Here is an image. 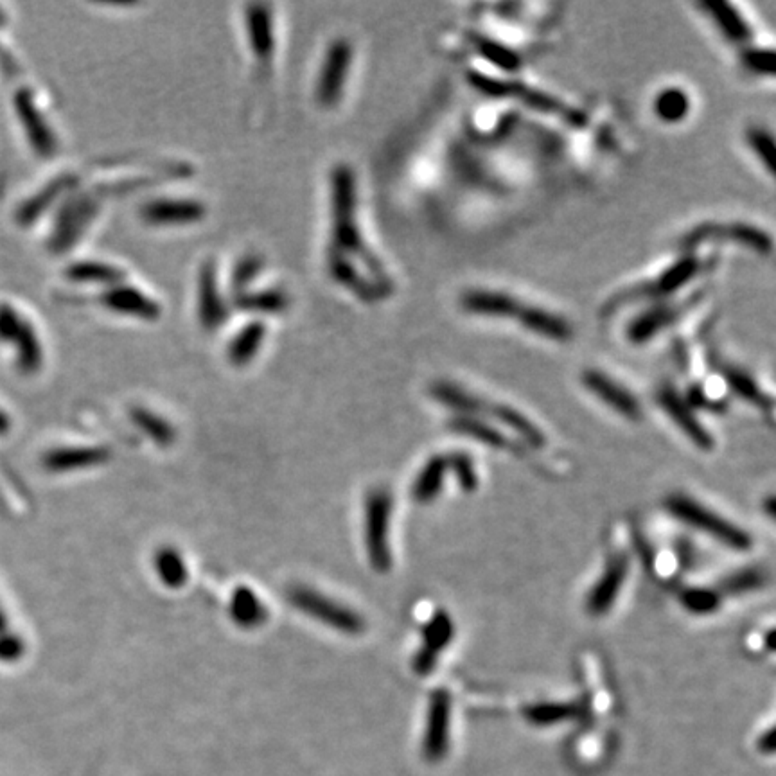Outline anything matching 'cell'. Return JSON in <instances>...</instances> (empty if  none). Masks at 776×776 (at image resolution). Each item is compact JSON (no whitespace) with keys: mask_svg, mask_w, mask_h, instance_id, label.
<instances>
[{"mask_svg":"<svg viewBox=\"0 0 776 776\" xmlns=\"http://www.w3.org/2000/svg\"><path fill=\"white\" fill-rule=\"evenodd\" d=\"M326 270L336 286L363 304L383 302L396 290L387 266L363 234L356 177L349 164H336L329 173Z\"/></svg>","mask_w":776,"mask_h":776,"instance_id":"obj_1","label":"cell"},{"mask_svg":"<svg viewBox=\"0 0 776 776\" xmlns=\"http://www.w3.org/2000/svg\"><path fill=\"white\" fill-rule=\"evenodd\" d=\"M459 306L468 315L507 320L530 335L550 342H570L575 335L574 326L565 315L539 304H529L509 291L471 288L462 291Z\"/></svg>","mask_w":776,"mask_h":776,"instance_id":"obj_2","label":"cell"},{"mask_svg":"<svg viewBox=\"0 0 776 776\" xmlns=\"http://www.w3.org/2000/svg\"><path fill=\"white\" fill-rule=\"evenodd\" d=\"M717 259L712 256H703L701 252H687L674 259L671 265L665 266L660 274L651 279H645L640 283L627 286L626 290H620L611 295L606 304H602L600 317L609 318L620 309L635 306V304H656L663 300L674 299L683 295V290L696 283L699 277L714 270Z\"/></svg>","mask_w":776,"mask_h":776,"instance_id":"obj_3","label":"cell"},{"mask_svg":"<svg viewBox=\"0 0 776 776\" xmlns=\"http://www.w3.org/2000/svg\"><path fill=\"white\" fill-rule=\"evenodd\" d=\"M466 80L482 96L494 101H518L520 105L536 114L556 117L559 121L575 128H582L588 121V117L581 108L568 105L563 99L550 94L547 90L538 89L511 76H496V74H484V72L469 69L466 72Z\"/></svg>","mask_w":776,"mask_h":776,"instance_id":"obj_4","label":"cell"},{"mask_svg":"<svg viewBox=\"0 0 776 776\" xmlns=\"http://www.w3.org/2000/svg\"><path fill=\"white\" fill-rule=\"evenodd\" d=\"M721 243H732L757 256H769L773 252V238L768 230L748 221L737 220H706L697 223L683 236H679L678 250L681 254L701 252L703 247Z\"/></svg>","mask_w":776,"mask_h":776,"instance_id":"obj_5","label":"cell"},{"mask_svg":"<svg viewBox=\"0 0 776 776\" xmlns=\"http://www.w3.org/2000/svg\"><path fill=\"white\" fill-rule=\"evenodd\" d=\"M705 297V291L694 290L687 295H678L674 299L663 300L645 306L626 326L627 342L631 345H644L653 342L674 326H678L688 313H692Z\"/></svg>","mask_w":776,"mask_h":776,"instance_id":"obj_6","label":"cell"},{"mask_svg":"<svg viewBox=\"0 0 776 776\" xmlns=\"http://www.w3.org/2000/svg\"><path fill=\"white\" fill-rule=\"evenodd\" d=\"M0 344L9 347L20 371L33 374L44 363V345L33 320L9 300H0Z\"/></svg>","mask_w":776,"mask_h":776,"instance_id":"obj_7","label":"cell"},{"mask_svg":"<svg viewBox=\"0 0 776 776\" xmlns=\"http://www.w3.org/2000/svg\"><path fill=\"white\" fill-rule=\"evenodd\" d=\"M667 511L671 512L672 516L676 520L683 521L688 527L692 529L701 530L708 536L721 541L723 545H726L732 550L737 552H746L750 550L753 545V539L746 530H742L741 527L733 525L728 520H724L723 516L715 514L703 507L701 503L696 502L694 498H688L683 494H672L671 498L665 502Z\"/></svg>","mask_w":776,"mask_h":776,"instance_id":"obj_8","label":"cell"},{"mask_svg":"<svg viewBox=\"0 0 776 776\" xmlns=\"http://www.w3.org/2000/svg\"><path fill=\"white\" fill-rule=\"evenodd\" d=\"M354 63V45L349 38L338 36L327 44L315 81V101L324 110L342 103Z\"/></svg>","mask_w":776,"mask_h":776,"instance_id":"obj_9","label":"cell"},{"mask_svg":"<svg viewBox=\"0 0 776 776\" xmlns=\"http://www.w3.org/2000/svg\"><path fill=\"white\" fill-rule=\"evenodd\" d=\"M286 600L293 608L299 609L313 620H318L324 626L333 627L344 635H362L367 627L365 618L360 613L340 604L338 600L329 599L309 586H302V584L291 586L290 590L286 591Z\"/></svg>","mask_w":776,"mask_h":776,"instance_id":"obj_10","label":"cell"},{"mask_svg":"<svg viewBox=\"0 0 776 776\" xmlns=\"http://www.w3.org/2000/svg\"><path fill=\"white\" fill-rule=\"evenodd\" d=\"M394 511V498L387 489H372L365 502V547L371 566L385 574L392 568L390 547V523Z\"/></svg>","mask_w":776,"mask_h":776,"instance_id":"obj_11","label":"cell"},{"mask_svg":"<svg viewBox=\"0 0 776 776\" xmlns=\"http://www.w3.org/2000/svg\"><path fill=\"white\" fill-rule=\"evenodd\" d=\"M13 110L27 144L36 157L53 159L60 150V139L44 108L38 103L35 92L31 89L18 90L13 96Z\"/></svg>","mask_w":776,"mask_h":776,"instance_id":"obj_12","label":"cell"},{"mask_svg":"<svg viewBox=\"0 0 776 776\" xmlns=\"http://www.w3.org/2000/svg\"><path fill=\"white\" fill-rule=\"evenodd\" d=\"M99 203L101 202L96 196L78 191V186L63 198L62 207L58 209V218L54 223L53 236L49 241L54 252H65L74 247V243L85 234L92 221L96 220Z\"/></svg>","mask_w":776,"mask_h":776,"instance_id":"obj_13","label":"cell"},{"mask_svg":"<svg viewBox=\"0 0 776 776\" xmlns=\"http://www.w3.org/2000/svg\"><path fill=\"white\" fill-rule=\"evenodd\" d=\"M137 214L148 227H191L207 218V205L186 196H159L142 203Z\"/></svg>","mask_w":776,"mask_h":776,"instance_id":"obj_14","label":"cell"},{"mask_svg":"<svg viewBox=\"0 0 776 776\" xmlns=\"http://www.w3.org/2000/svg\"><path fill=\"white\" fill-rule=\"evenodd\" d=\"M245 33L248 51L256 65L257 74L270 76L277 53V29L272 8L268 4H250L245 9Z\"/></svg>","mask_w":776,"mask_h":776,"instance_id":"obj_15","label":"cell"},{"mask_svg":"<svg viewBox=\"0 0 776 776\" xmlns=\"http://www.w3.org/2000/svg\"><path fill=\"white\" fill-rule=\"evenodd\" d=\"M97 306L121 317L135 318L141 322H157L162 317V306L146 291L126 281L108 286L94 297Z\"/></svg>","mask_w":776,"mask_h":776,"instance_id":"obj_16","label":"cell"},{"mask_svg":"<svg viewBox=\"0 0 776 776\" xmlns=\"http://www.w3.org/2000/svg\"><path fill=\"white\" fill-rule=\"evenodd\" d=\"M196 315L205 331H214L225 324L229 317V306L223 299L218 281V266L214 261H205L198 270L196 279Z\"/></svg>","mask_w":776,"mask_h":776,"instance_id":"obj_17","label":"cell"},{"mask_svg":"<svg viewBox=\"0 0 776 776\" xmlns=\"http://www.w3.org/2000/svg\"><path fill=\"white\" fill-rule=\"evenodd\" d=\"M582 385L604 405L624 415L629 421L642 419V405L635 394H631L622 383L613 380L606 372L599 369H586L581 376Z\"/></svg>","mask_w":776,"mask_h":776,"instance_id":"obj_18","label":"cell"},{"mask_svg":"<svg viewBox=\"0 0 776 776\" xmlns=\"http://www.w3.org/2000/svg\"><path fill=\"white\" fill-rule=\"evenodd\" d=\"M451 696L446 688L435 690L430 696L426 730H424V757L430 762L439 760L450 748Z\"/></svg>","mask_w":776,"mask_h":776,"instance_id":"obj_19","label":"cell"},{"mask_svg":"<svg viewBox=\"0 0 776 776\" xmlns=\"http://www.w3.org/2000/svg\"><path fill=\"white\" fill-rule=\"evenodd\" d=\"M656 399H658V405L665 410V414L678 424L679 430L685 433L699 450L710 451L714 448V437L708 433L703 424L699 423L692 406L688 405L687 399L681 396L676 388L665 385L658 390Z\"/></svg>","mask_w":776,"mask_h":776,"instance_id":"obj_20","label":"cell"},{"mask_svg":"<svg viewBox=\"0 0 776 776\" xmlns=\"http://www.w3.org/2000/svg\"><path fill=\"white\" fill-rule=\"evenodd\" d=\"M699 8L703 9L706 17L712 20V24L717 27V31L728 44L737 45L739 49L753 44V38H755L753 26L735 4L724 0H703Z\"/></svg>","mask_w":776,"mask_h":776,"instance_id":"obj_21","label":"cell"},{"mask_svg":"<svg viewBox=\"0 0 776 776\" xmlns=\"http://www.w3.org/2000/svg\"><path fill=\"white\" fill-rule=\"evenodd\" d=\"M627 570H629V563L626 556L611 557V561L604 568L599 581L595 582L593 590L586 599V611L591 617H602L613 608L626 582Z\"/></svg>","mask_w":776,"mask_h":776,"instance_id":"obj_22","label":"cell"},{"mask_svg":"<svg viewBox=\"0 0 776 776\" xmlns=\"http://www.w3.org/2000/svg\"><path fill=\"white\" fill-rule=\"evenodd\" d=\"M76 186H78V178L74 177L72 173H65V175L53 178L40 191H36L33 196L24 200V203H20V207L15 212V220L22 227L33 225L42 218V214L53 209L56 203L62 202L63 198L71 193Z\"/></svg>","mask_w":776,"mask_h":776,"instance_id":"obj_23","label":"cell"},{"mask_svg":"<svg viewBox=\"0 0 776 776\" xmlns=\"http://www.w3.org/2000/svg\"><path fill=\"white\" fill-rule=\"evenodd\" d=\"M466 45H469L473 53L480 56L484 62L503 74L518 72L525 63V54L521 51L480 31H469L466 35Z\"/></svg>","mask_w":776,"mask_h":776,"instance_id":"obj_24","label":"cell"},{"mask_svg":"<svg viewBox=\"0 0 776 776\" xmlns=\"http://www.w3.org/2000/svg\"><path fill=\"white\" fill-rule=\"evenodd\" d=\"M430 394L435 401H439L446 408H451L453 412H457V415L482 417V415H489V410H491V401H487L477 394H471L466 388L459 387L451 381L433 383L430 387Z\"/></svg>","mask_w":776,"mask_h":776,"instance_id":"obj_25","label":"cell"},{"mask_svg":"<svg viewBox=\"0 0 776 776\" xmlns=\"http://www.w3.org/2000/svg\"><path fill=\"white\" fill-rule=\"evenodd\" d=\"M63 275L67 281L76 284H87V286H115L126 281V272L119 266L106 263V261H76L71 263L63 270Z\"/></svg>","mask_w":776,"mask_h":776,"instance_id":"obj_26","label":"cell"},{"mask_svg":"<svg viewBox=\"0 0 776 776\" xmlns=\"http://www.w3.org/2000/svg\"><path fill=\"white\" fill-rule=\"evenodd\" d=\"M266 327L265 320H252L247 326L241 327L236 336L227 345V360L234 367H245L254 362L259 351L265 344Z\"/></svg>","mask_w":776,"mask_h":776,"instance_id":"obj_27","label":"cell"},{"mask_svg":"<svg viewBox=\"0 0 776 776\" xmlns=\"http://www.w3.org/2000/svg\"><path fill=\"white\" fill-rule=\"evenodd\" d=\"M112 457L108 448H63L45 455V468L49 471H74L106 464Z\"/></svg>","mask_w":776,"mask_h":776,"instance_id":"obj_28","label":"cell"},{"mask_svg":"<svg viewBox=\"0 0 776 776\" xmlns=\"http://www.w3.org/2000/svg\"><path fill=\"white\" fill-rule=\"evenodd\" d=\"M230 618L243 629H256L268 620L265 602L257 597L248 586H239L232 593L229 606Z\"/></svg>","mask_w":776,"mask_h":776,"instance_id":"obj_29","label":"cell"},{"mask_svg":"<svg viewBox=\"0 0 776 776\" xmlns=\"http://www.w3.org/2000/svg\"><path fill=\"white\" fill-rule=\"evenodd\" d=\"M489 415L496 419L498 423L505 424L509 430L520 435L523 441L530 444L532 448H543L547 437L543 435V432L539 430L536 424L530 421L529 417L518 412L516 408H512L509 405H498V403H491V410Z\"/></svg>","mask_w":776,"mask_h":776,"instance_id":"obj_30","label":"cell"},{"mask_svg":"<svg viewBox=\"0 0 776 776\" xmlns=\"http://www.w3.org/2000/svg\"><path fill=\"white\" fill-rule=\"evenodd\" d=\"M446 473H448L446 457L437 455L428 460L412 485V498L415 502L428 503L435 500L442 491Z\"/></svg>","mask_w":776,"mask_h":776,"instance_id":"obj_31","label":"cell"},{"mask_svg":"<svg viewBox=\"0 0 776 776\" xmlns=\"http://www.w3.org/2000/svg\"><path fill=\"white\" fill-rule=\"evenodd\" d=\"M450 428L459 435L475 439V441L487 444L491 448H507V437L503 435L493 424L487 423L482 417H471V415H455L450 421Z\"/></svg>","mask_w":776,"mask_h":776,"instance_id":"obj_32","label":"cell"},{"mask_svg":"<svg viewBox=\"0 0 776 776\" xmlns=\"http://www.w3.org/2000/svg\"><path fill=\"white\" fill-rule=\"evenodd\" d=\"M236 306L248 313L259 315H277L290 306V295L279 288L270 290L245 291L236 297Z\"/></svg>","mask_w":776,"mask_h":776,"instance_id":"obj_33","label":"cell"},{"mask_svg":"<svg viewBox=\"0 0 776 776\" xmlns=\"http://www.w3.org/2000/svg\"><path fill=\"white\" fill-rule=\"evenodd\" d=\"M690 97L679 87H667L654 97L653 110L656 117L665 124H678L690 114Z\"/></svg>","mask_w":776,"mask_h":776,"instance_id":"obj_34","label":"cell"},{"mask_svg":"<svg viewBox=\"0 0 776 776\" xmlns=\"http://www.w3.org/2000/svg\"><path fill=\"white\" fill-rule=\"evenodd\" d=\"M153 566H155V572L159 575L160 581L173 590L182 588L189 579L186 561L177 548L162 547L157 550L155 557H153Z\"/></svg>","mask_w":776,"mask_h":776,"instance_id":"obj_35","label":"cell"},{"mask_svg":"<svg viewBox=\"0 0 776 776\" xmlns=\"http://www.w3.org/2000/svg\"><path fill=\"white\" fill-rule=\"evenodd\" d=\"M132 421L142 433H146L151 441L157 442L162 448H168L177 441L175 426L148 408H133Z\"/></svg>","mask_w":776,"mask_h":776,"instance_id":"obj_36","label":"cell"},{"mask_svg":"<svg viewBox=\"0 0 776 776\" xmlns=\"http://www.w3.org/2000/svg\"><path fill=\"white\" fill-rule=\"evenodd\" d=\"M453 633H455V627L450 615L446 611L435 613V617L424 627L421 651L439 658L442 649L450 644Z\"/></svg>","mask_w":776,"mask_h":776,"instance_id":"obj_37","label":"cell"},{"mask_svg":"<svg viewBox=\"0 0 776 776\" xmlns=\"http://www.w3.org/2000/svg\"><path fill=\"white\" fill-rule=\"evenodd\" d=\"M739 62L742 69L757 76V78H773L775 76V51L762 45L750 44L739 49Z\"/></svg>","mask_w":776,"mask_h":776,"instance_id":"obj_38","label":"cell"},{"mask_svg":"<svg viewBox=\"0 0 776 776\" xmlns=\"http://www.w3.org/2000/svg\"><path fill=\"white\" fill-rule=\"evenodd\" d=\"M744 139H746V144L750 146L751 153L766 169L769 177H775V139H773V135L762 126H750L744 132Z\"/></svg>","mask_w":776,"mask_h":776,"instance_id":"obj_39","label":"cell"},{"mask_svg":"<svg viewBox=\"0 0 776 776\" xmlns=\"http://www.w3.org/2000/svg\"><path fill=\"white\" fill-rule=\"evenodd\" d=\"M723 374L728 387L732 388L733 392L741 399L750 401L753 405H768V397L764 396V392H760L757 381L753 380L748 372L742 371L739 367H733V365H726Z\"/></svg>","mask_w":776,"mask_h":776,"instance_id":"obj_40","label":"cell"},{"mask_svg":"<svg viewBox=\"0 0 776 776\" xmlns=\"http://www.w3.org/2000/svg\"><path fill=\"white\" fill-rule=\"evenodd\" d=\"M577 706L572 703H539L529 706L525 710L527 721L536 726H552V724L565 723L574 719L577 715Z\"/></svg>","mask_w":776,"mask_h":776,"instance_id":"obj_41","label":"cell"},{"mask_svg":"<svg viewBox=\"0 0 776 776\" xmlns=\"http://www.w3.org/2000/svg\"><path fill=\"white\" fill-rule=\"evenodd\" d=\"M681 602L694 615H710L721 608V593L708 588H688L683 591Z\"/></svg>","mask_w":776,"mask_h":776,"instance_id":"obj_42","label":"cell"},{"mask_svg":"<svg viewBox=\"0 0 776 776\" xmlns=\"http://www.w3.org/2000/svg\"><path fill=\"white\" fill-rule=\"evenodd\" d=\"M766 582V575L759 568H746L737 574H732L724 579L719 593L726 595H742L748 591L759 590Z\"/></svg>","mask_w":776,"mask_h":776,"instance_id":"obj_43","label":"cell"},{"mask_svg":"<svg viewBox=\"0 0 776 776\" xmlns=\"http://www.w3.org/2000/svg\"><path fill=\"white\" fill-rule=\"evenodd\" d=\"M265 268V259L256 254H248L239 261L236 268H234V274H232V290L236 293V297L241 295L243 291H247L248 284L252 281H256L257 275L263 272Z\"/></svg>","mask_w":776,"mask_h":776,"instance_id":"obj_44","label":"cell"},{"mask_svg":"<svg viewBox=\"0 0 776 776\" xmlns=\"http://www.w3.org/2000/svg\"><path fill=\"white\" fill-rule=\"evenodd\" d=\"M446 460H448V469L453 471V475L457 477L460 487L466 493L477 491L478 475L473 460L469 459L466 453H453L450 457H446Z\"/></svg>","mask_w":776,"mask_h":776,"instance_id":"obj_45","label":"cell"},{"mask_svg":"<svg viewBox=\"0 0 776 776\" xmlns=\"http://www.w3.org/2000/svg\"><path fill=\"white\" fill-rule=\"evenodd\" d=\"M759 750L766 751V753H771V751L775 750V730L773 728L769 732L764 733V737L760 739Z\"/></svg>","mask_w":776,"mask_h":776,"instance_id":"obj_46","label":"cell"},{"mask_svg":"<svg viewBox=\"0 0 776 776\" xmlns=\"http://www.w3.org/2000/svg\"><path fill=\"white\" fill-rule=\"evenodd\" d=\"M773 638H775V631H769L768 635V647L773 651L775 649V644H773Z\"/></svg>","mask_w":776,"mask_h":776,"instance_id":"obj_47","label":"cell"}]
</instances>
